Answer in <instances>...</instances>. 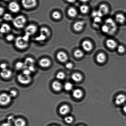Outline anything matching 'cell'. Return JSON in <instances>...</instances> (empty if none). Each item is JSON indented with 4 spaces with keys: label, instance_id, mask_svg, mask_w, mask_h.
Segmentation results:
<instances>
[{
    "label": "cell",
    "instance_id": "obj_1",
    "mask_svg": "<svg viewBox=\"0 0 126 126\" xmlns=\"http://www.w3.org/2000/svg\"><path fill=\"white\" fill-rule=\"evenodd\" d=\"M27 19L24 16L20 15L13 18L12 20L13 25L16 28L20 29L24 28L26 23Z\"/></svg>",
    "mask_w": 126,
    "mask_h": 126
},
{
    "label": "cell",
    "instance_id": "obj_2",
    "mask_svg": "<svg viewBox=\"0 0 126 126\" xmlns=\"http://www.w3.org/2000/svg\"><path fill=\"white\" fill-rule=\"evenodd\" d=\"M15 45L20 50H24L28 47V42L26 41L23 37L18 36L16 39Z\"/></svg>",
    "mask_w": 126,
    "mask_h": 126
},
{
    "label": "cell",
    "instance_id": "obj_3",
    "mask_svg": "<svg viewBox=\"0 0 126 126\" xmlns=\"http://www.w3.org/2000/svg\"><path fill=\"white\" fill-rule=\"evenodd\" d=\"M22 6L26 9H30L36 7L37 5L36 0H22Z\"/></svg>",
    "mask_w": 126,
    "mask_h": 126
},
{
    "label": "cell",
    "instance_id": "obj_4",
    "mask_svg": "<svg viewBox=\"0 0 126 126\" xmlns=\"http://www.w3.org/2000/svg\"><path fill=\"white\" fill-rule=\"evenodd\" d=\"M18 81L20 83L23 84H27L31 82L32 80L30 76L27 75L23 74H19L17 77Z\"/></svg>",
    "mask_w": 126,
    "mask_h": 126
},
{
    "label": "cell",
    "instance_id": "obj_5",
    "mask_svg": "<svg viewBox=\"0 0 126 126\" xmlns=\"http://www.w3.org/2000/svg\"><path fill=\"white\" fill-rule=\"evenodd\" d=\"M105 24L107 25L110 29V34H113L116 32L117 29V26L115 22L113 19L108 18L106 20Z\"/></svg>",
    "mask_w": 126,
    "mask_h": 126
},
{
    "label": "cell",
    "instance_id": "obj_6",
    "mask_svg": "<svg viewBox=\"0 0 126 126\" xmlns=\"http://www.w3.org/2000/svg\"><path fill=\"white\" fill-rule=\"evenodd\" d=\"M38 30L37 26L34 24L29 25L26 27L25 29V34L30 36L33 35Z\"/></svg>",
    "mask_w": 126,
    "mask_h": 126
},
{
    "label": "cell",
    "instance_id": "obj_7",
    "mask_svg": "<svg viewBox=\"0 0 126 126\" xmlns=\"http://www.w3.org/2000/svg\"><path fill=\"white\" fill-rule=\"evenodd\" d=\"M11 97L10 95L3 93L1 95L0 97V103L2 106L6 105L11 102Z\"/></svg>",
    "mask_w": 126,
    "mask_h": 126
},
{
    "label": "cell",
    "instance_id": "obj_8",
    "mask_svg": "<svg viewBox=\"0 0 126 126\" xmlns=\"http://www.w3.org/2000/svg\"><path fill=\"white\" fill-rule=\"evenodd\" d=\"M8 8L9 10L13 13H18L20 10L19 5L15 1L10 2L8 5Z\"/></svg>",
    "mask_w": 126,
    "mask_h": 126
},
{
    "label": "cell",
    "instance_id": "obj_9",
    "mask_svg": "<svg viewBox=\"0 0 126 126\" xmlns=\"http://www.w3.org/2000/svg\"><path fill=\"white\" fill-rule=\"evenodd\" d=\"M56 57L59 61L62 63L66 62L68 59V57L67 54L63 51H60L58 52Z\"/></svg>",
    "mask_w": 126,
    "mask_h": 126
},
{
    "label": "cell",
    "instance_id": "obj_10",
    "mask_svg": "<svg viewBox=\"0 0 126 126\" xmlns=\"http://www.w3.org/2000/svg\"><path fill=\"white\" fill-rule=\"evenodd\" d=\"M82 46L84 50L87 51H91L93 48L92 43L88 40H85L83 42Z\"/></svg>",
    "mask_w": 126,
    "mask_h": 126
},
{
    "label": "cell",
    "instance_id": "obj_11",
    "mask_svg": "<svg viewBox=\"0 0 126 126\" xmlns=\"http://www.w3.org/2000/svg\"><path fill=\"white\" fill-rule=\"evenodd\" d=\"M126 101V97L125 95L120 94L116 97L115 103L117 105H121L124 103Z\"/></svg>",
    "mask_w": 126,
    "mask_h": 126
},
{
    "label": "cell",
    "instance_id": "obj_12",
    "mask_svg": "<svg viewBox=\"0 0 126 126\" xmlns=\"http://www.w3.org/2000/svg\"><path fill=\"white\" fill-rule=\"evenodd\" d=\"M39 64L43 67H47L51 65V62L49 59L44 58L41 59L39 61Z\"/></svg>",
    "mask_w": 126,
    "mask_h": 126
},
{
    "label": "cell",
    "instance_id": "obj_13",
    "mask_svg": "<svg viewBox=\"0 0 126 126\" xmlns=\"http://www.w3.org/2000/svg\"><path fill=\"white\" fill-rule=\"evenodd\" d=\"M12 72L10 70L5 69H3L1 72V77L4 79H8L11 77Z\"/></svg>",
    "mask_w": 126,
    "mask_h": 126
},
{
    "label": "cell",
    "instance_id": "obj_14",
    "mask_svg": "<svg viewBox=\"0 0 126 126\" xmlns=\"http://www.w3.org/2000/svg\"><path fill=\"white\" fill-rule=\"evenodd\" d=\"M84 22L82 21H79L76 22L74 25V28L75 31L79 32L82 30L84 28Z\"/></svg>",
    "mask_w": 126,
    "mask_h": 126
},
{
    "label": "cell",
    "instance_id": "obj_15",
    "mask_svg": "<svg viewBox=\"0 0 126 126\" xmlns=\"http://www.w3.org/2000/svg\"><path fill=\"white\" fill-rule=\"evenodd\" d=\"M107 46L109 48L113 49L115 48L117 46L116 42L112 39H109L106 41Z\"/></svg>",
    "mask_w": 126,
    "mask_h": 126
},
{
    "label": "cell",
    "instance_id": "obj_16",
    "mask_svg": "<svg viewBox=\"0 0 126 126\" xmlns=\"http://www.w3.org/2000/svg\"><path fill=\"white\" fill-rule=\"evenodd\" d=\"M72 95L75 98L77 99H79L81 98L83 95V93L80 89H76L73 91Z\"/></svg>",
    "mask_w": 126,
    "mask_h": 126
},
{
    "label": "cell",
    "instance_id": "obj_17",
    "mask_svg": "<svg viewBox=\"0 0 126 126\" xmlns=\"http://www.w3.org/2000/svg\"><path fill=\"white\" fill-rule=\"evenodd\" d=\"M11 30L10 26L7 23H3L1 25L0 32L2 34L8 33Z\"/></svg>",
    "mask_w": 126,
    "mask_h": 126
},
{
    "label": "cell",
    "instance_id": "obj_18",
    "mask_svg": "<svg viewBox=\"0 0 126 126\" xmlns=\"http://www.w3.org/2000/svg\"><path fill=\"white\" fill-rule=\"evenodd\" d=\"M70 110V108L68 106L66 105H63L60 107L59 112L62 115H65L68 114Z\"/></svg>",
    "mask_w": 126,
    "mask_h": 126
},
{
    "label": "cell",
    "instance_id": "obj_19",
    "mask_svg": "<svg viewBox=\"0 0 126 126\" xmlns=\"http://www.w3.org/2000/svg\"><path fill=\"white\" fill-rule=\"evenodd\" d=\"M40 34H41L46 37L47 39L50 36V30L48 28L45 27H43L40 28Z\"/></svg>",
    "mask_w": 126,
    "mask_h": 126
},
{
    "label": "cell",
    "instance_id": "obj_20",
    "mask_svg": "<svg viewBox=\"0 0 126 126\" xmlns=\"http://www.w3.org/2000/svg\"><path fill=\"white\" fill-rule=\"evenodd\" d=\"M52 87L54 91H59L62 90V85L59 81H54L52 84Z\"/></svg>",
    "mask_w": 126,
    "mask_h": 126
},
{
    "label": "cell",
    "instance_id": "obj_21",
    "mask_svg": "<svg viewBox=\"0 0 126 126\" xmlns=\"http://www.w3.org/2000/svg\"><path fill=\"white\" fill-rule=\"evenodd\" d=\"M106 60L105 55L103 53L101 52L99 53L97 55L96 60L98 63H102L105 62Z\"/></svg>",
    "mask_w": 126,
    "mask_h": 126
},
{
    "label": "cell",
    "instance_id": "obj_22",
    "mask_svg": "<svg viewBox=\"0 0 126 126\" xmlns=\"http://www.w3.org/2000/svg\"><path fill=\"white\" fill-rule=\"evenodd\" d=\"M71 78L75 82H79L82 80V76L81 74L76 73L72 75Z\"/></svg>",
    "mask_w": 126,
    "mask_h": 126
},
{
    "label": "cell",
    "instance_id": "obj_23",
    "mask_svg": "<svg viewBox=\"0 0 126 126\" xmlns=\"http://www.w3.org/2000/svg\"><path fill=\"white\" fill-rule=\"evenodd\" d=\"M14 123L15 126H25L26 124L25 121L21 118L16 119Z\"/></svg>",
    "mask_w": 126,
    "mask_h": 126
},
{
    "label": "cell",
    "instance_id": "obj_24",
    "mask_svg": "<svg viewBox=\"0 0 126 126\" xmlns=\"http://www.w3.org/2000/svg\"><path fill=\"white\" fill-rule=\"evenodd\" d=\"M99 10L104 15H106L109 12V8L107 5L105 4L101 5L99 7Z\"/></svg>",
    "mask_w": 126,
    "mask_h": 126
},
{
    "label": "cell",
    "instance_id": "obj_25",
    "mask_svg": "<svg viewBox=\"0 0 126 126\" xmlns=\"http://www.w3.org/2000/svg\"><path fill=\"white\" fill-rule=\"evenodd\" d=\"M67 12L69 16L72 17L76 16L77 14L76 9L73 7H71L69 8Z\"/></svg>",
    "mask_w": 126,
    "mask_h": 126
},
{
    "label": "cell",
    "instance_id": "obj_26",
    "mask_svg": "<svg viewBox=\"0 0 126 126\" xmlns=\"http://www.w3.org/2000/svg\"><path fill=\"white\" fill-rule=\"evenodd\" d=\"M116 19L118 23H124L126 20V18L124 15L122 14H118L116 16Z\"/></svg>",
    "mask_w": 126,
    "mask_h": 126
},
{
    "label": "cell",
    "instance_id": "obj_27",
    "mask_svg": "<svg viewBox=\"0 0 126 126\" xmlns=\"http://www.w3.org/2000/svg\"><path fill=\"white\" fill-rule=\"evenodd\" d=\"M34 63L35 61L34 59L28 57L26 59L24 63L28 68V66L31 65H34Z\"/></svg>",
    "mask_w": 126,
    "mask_h": 126
},
{
    "label": "cell",
    "instance_id": "obj_28",
    "mask_svg": "<svg viewBox=\"0 0 126 126\" xmlns=\"http://www.w3.org/2000/svg\"><path fill=\"white\" fill-rule=\"evenodd\" d=\"M16 68L17 70H21L22 69L28 68L24 63L20 62H17L16 64Z\"/></svg>",
    "mask_w": 126,
    "mask_h": 126
},
{
    "label": "cell",
    "instance_id": "obj_29",
    "mask_svg": "<svg viewBox=\"0 0 126 126\" xmlns=\"http://www.w3.org/2000/svg\"><path fill=\"white\" fill-rule=\"evenodd\" d=\"M74 56L75 57L78 58H80L82 57L83 56L84 54L83 52L80 49H77L75 51L74 53Z\"/></svg>",
    "mask_w": 126,
    "mask_h": 126
},
{
    "label": "cell",
    "instance_id": "obj_30",
    "mask_svg": "<svg viewBox=\"0 0 126 126\" xmlns=\"http://www.w3.org/2000/svg\"><path fill=\"white\" fill-rule=\"evenodd\" d=\"M52 16L53 18L55 19H60L61 18V15L60 12L55 11L53 12Z\"/></svg>",
    "mask_w": 126,
    "mask_h": 126
},
{
    "label": "cell",
    "instance_id": "obj_31",
    "mask_svg": "<svg viewBox=\"0 0 126 126\" xmlns=\"http://www.w3.org/2000/svg\"><path fill=\"white\" fill-rule=\"evenodd\" d=\"M80 9L81 13L86 14L88 12L89 10V7L86 5H83L80 7Z\"/></svg>",
    "mask_w": 126,
    "mask_h": 126
},
{
    "label": "cell",
    "instance_id": "obj_32",
    "mask_svg": "<svg viewBox=\"0 0 126 126\" xmlns=\"http://www.w3.org/2000/svg\"><path fill=\"white\" fill-rule=\"evenodd\" d=\"M3 18L5 21H10L13 20V19L12 16L9 13H6L4 15Z\"/></svg>",
    "mask_w": 126,
    "mask_h": 126
},
{
    "label": "cell",
    "instance_id": "obj_33",
    "mask_svg": "<svg viewBox=\"0 0 126 126\" xmlns=\"http://www.w3.org/2000/svg\"><path fill=\"white\" fill-rule=\"evenodd\" d=\"M73 87L72 84L69 82H66L64 85V88L66 91H70L72 89Z\"/></svg>",
    "mask_w": 126,
    "mask_h": 126
},
{
    "label": "cell",
    "instance_id": "obj_34",
    "mask_svg": "<svg viewBox=\"0 0 126 126\" xmlns=\"http://www.w3.org/2000/svg\"><path fill=\"white\" fill-rule=\"evenodd\" d=\"M102 32H104L110 34V30L109 27L107 25L105 24L102 26Z\"/></svg>",
    "mask_w": 126,
    "mask_h": 126
},
{
    "label": "cell",
    "instance_id": "obj_35",
    "mask_svg": "<svg viewBox=\"0 0 126 126\" xmlns=\"http://www.w3.org/2000/svg\"><path fill=\"white\" fill-rule=\"evenodd\" d=\"M73 118L70 116L65 117L64 118L65 121L68 124H71L73 121Z\"/></svg>",
    "mask_w": 126,
    "mask_h": 126
},
{
    "label": "cell",
    "instance_id": "obj_36",
    "mask_svg": "<svg viewBox=\"0 0 126 126\" xmlns=\"http://www.w3.org/2000/svg\"><path fill=\"white\" fill-rule=\"evenodd\" d=\"M65 74L62 72H59L56 75V78L59 80H63L65 78Z\"/></svg>",
    "mask_w": 126,
    "mask_h": 126
},
{
    "label": "cell",
    "instance_id": "obj_37",
    "mask_svg": "<svg viewBox=\"0 0 126 126\" xmlns=\"http://www.w3.org/2000/svg\"><path fill=\"white\" fill-rule=\"evenodd\" d=\"M15 37L12 34H9L6 37V39L9 42L12 41L14 39Z\"/></svg>",
    "mask_w": 126,
    "mask_h": 126
},
{
    "label": "cell",
    "instance_id": "obj_38",
    "mask_svg": "<svg viewBox=\"0 0 126 126\" xmlns=\"http://www.w3.org/2000/svg\"><path fill=\"white\" fill-rule=\"evenodd\" d=\"M47 39L46 37L41 34H40L39 36L35 38V40L38 41H43L45 40V39Z\"/></svg>",
    "mask_w": 126,
    "mask_h": 126
},
{
    "label": "cell",
    "instance_id": "obj_39",
    "mask_svg": "<svg viewBox=\"0 0 126 126\" xmlns=\"http://www.w3.org/2000/svg\"><path fill=\"white\" fill-rule=\"evenodd\" d=\"M125 48L124 46L122 45H120L118 47V52L120 53H123L125 51Z\"/></svg>",
    "mask_w": 126,
    "mask_h": 126
},
{
    "label": "cell",
    "instance_id": "obj_40",
    "mask_svg": "<svg viewBox=\"0 0 126 126\" xmlns=\"http://www.w3.org/2000/svg\"><path fill=\"white\" fill-rule=\"evenodd\" d=\"M15 120L13 116H11L8 117V123L12 124V123H14Z\"/></svg>",
    "mask_w": 126,
    "mask_h": 126
},
{
    "label": "cell",
    "instance_id": "obj_41",
    "mask_svg": "<svg viewBox=\"0 0 126 126\" xmlns=\"http://www.w3.org/2000/svg\"><path fill=\"white\" fill-rule=\"evenodd\" d=\"M31 72L30 70L28 68L24 69L23 72V74H24L25 75H28L30 76V75Z\"/></svg>",
    "mask_w": 126,
    "mask_h": 126
},
{
    "label": "cell",
    "instance_id": "obj_42",
    "mask_svg": "<svg viewBox=\"0 0 126 126\" xmlns=\"http://www.w3.org/2000/svg\"><path fill=\"white\" fill-rule=\"evenodd\" d=\"M17 94L16 91L14 90H12L10 91V95L11 97H15Z\"/></svg>",
    "mask_w": 126,
    "mask_h": 126
},
{
    "label": "cell",
    "instance_id": "obj_43",
    "mask_svg": "<svg viewBox=\"0 0 126 126\" xmlns=\"http://www.w3.org/2000/svg\"><path fill=\"white\" fill-rule=\"evenodd\" d=\"M65 67L67 69H71L73 67V65L71 63H68L65 65Z\"/></svg>",
    "mask_w": 126,
    "mask_h": 126
},
{
    "label": "cell",
    "instance_id": "obj_44",
    "mask_svg": "<svg viewBox=\"0 0 126 126\" xmlns=\"http://www.w3.org/2000/svg\"><path fill=\"white\" fill-rule=\"evenodd\" d=\"M28 69H29L31 72L35 71V68L34 66V65H32L28 66Z\"/></svg>",
    "mask_w": 126,
    "mask_h": 126
},
{
    "label": "cell",
    "instance_id": "obj_45",
    "mask_svg": "<svg viewBox=\"0 0 126 126\" xmlns=\"http://www.w3.org/2000/svg\"><path fill=\"white\" fill-rule=\"evenodd\" d=\"M101 20L100 17H95L94 22L96 23H99L101 21Z\"/></svg>",
    "mask_w": 126,
    "mask_h": 126
},
{
    "label": "cell",
    "instance_id": "obj_46",
    "mask_svg": "<svg viewBox=\"0 0 126 126\" xmlns=\"http://www.w3.org/2000/svg\"><path fill=\"white\" fill-rule=\"evenodd\" d=\"M0 67L2 69V70L3 69H7L6 68H7V64L5 63H3L1 64L0 65Z\"/></svg>",
    "mask_w": 126,
    "mask_h": 126
},
{
    "label": "cell",
    "instance_id": "obj_47",
    "mask_svg": "<svg viewBox=\"0 0 126 126\" xmlns=\"http://www.w3.org/2000/svg\"><path fill=\"white\" fill-rule=\"evenodd\" d=\"M4 12V9L3 7H0V16H2V15H3Z\"/></svg>",
    "mask_w": 126,
    "mask_h": 126
},
{
    "label": "cell",
    "instance_id": "obj_48",
    "mask_svg": "<svg viewBox=\"0 0 126 126\" xmlns=\"http://www.w3.org/2000/svg\"><path fill=\"white\" fill-rule=\"evenodd\" d=\"M1 126H12V124L7 122V123H3Z\"/></svg>",
    "mask_w": 126,
    "mask_h": 126
},
{
    "label": "cell",
    "instance_id": "obj_49",
    "mask_svg": "<svg viewBox=\"0 0 126 126\" xmlns=\"http://www.w3.org/2000/svg\"><path fill=\"white\" fill-rule=\"evenodd\" d=\"M66 1L68 2L73 3V2H75L76 0H66Z\"/></svg>",
    "mask_w": 126,
    "mask_h": 126
},
{
    "label": "cell",
    "instance_id": "obj_50",
    "mask_svg": "<svg viewBox=\"0 0 126 126\" xmlns=\"http://www.w3.org/2000/svg\"><path fill=\"white\" fill-rule=\"evenodd\" d=\"M123 110L125 113H126V105L123 107Z\"/></svg>",
    "mask_w": 126,
    "mask_h": 126
},
{
    "label": "cell",
    "instance_id": "obj_51",
    "mask_svg": "<svg viewBox=\"0 0 126 126\" xmlns=\"http://www.w3.org/2000/svg\"><path fill=\"white\" fill-rule=\"evenodd\" d=\"M80 0L83 2H87L89 0Z\"/></svg>",
    "mask_w": 126,
    "mask_h": 126
},
{
    "label": "cell",
    "instance_id": "obj_52",
    "mask_svg": "<svg viewBox=\"0 0 126 126\" xmlns=\"http://www.w3.org/2000/svg\"><path fill=\"white\" fill-rule=\"evenodd\" d=\"M3 0L5 1H8V0Z\"/></svg>",
    "mask_w": 126,
    "mask_h": 126
},
{
    "label": "cell",
    "instance_id": "obj_53",
    "mask_svg": "<svg viewBox=\"0 0 126 126\" xmlns=\"http://www.w3.org/2000/svg\"></svg>",
    "mask_w": 126,
    "mask_h": 126
},
{
    "label": "cell",
    "instance_id": "obj_54",
    "mask_svg": "<svg viewBox=\"0 0 126 126\" xmlns=\"http://www.w3.org/2000/svg\"></svg>",
    "mask_w": 126,
    "mask_h": 126
}]
</instances>
